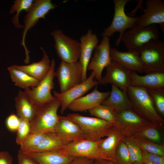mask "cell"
<instances>
[{
	"instance_id": "836d02e7",
	"label": "cell",
	"mask_w": 164,
	"mask_h": 164,
	"mask_svg": "<svg viewBox=\"0 0 164 164\" xmlns=\"http://www.w3.org/2000/svg\"><path fill=\"white\" fill-rule=\"evenodd\" d=\"M45 133L41 132H31L19 145L20 149L27 152L36 147L41 141Z\"/></svg>"
},
{
	"instance_id": "7c38bea8",
	"label": "cell",
	"mask_w": 164,
	"mask_h": 164,
	"mask_svg": "<svg viewBox=\"0 0 164 164\" xmlns=\"http://www.w3.org/2000/svg\"><path fill=\"white\" fill-rule=\"evenodd\" d=\"M95 78V74L92 72L84 81L64 92L59 93L53 91L54 96L60 102L61 114L63 113L72 102L82 96L91 89L97 85L98 82L94 80Z\"/></svg>"
},
{
	"instance_id": "8992f818",
	"label": "cell",
	"mask_w": 164,
	"mask_h": 164,
	"mask_svg": "<svg viewBox=\"0 0 164 164\" xmlns=\"http://www.w3.org/2000/svg\"><path fill=\"white\" fill-rule=\"evenodd\" d=\"M138 53L144 73L164 72V42L162 40L150 41Z\"/></svg>"
},
{
	"instance_id": "44dd1931",
	"label": "cell",
	"mask_w": 164,
	"mask_h": 164,
	"mask_svg": "<svg viewBox=\"0 0 164 164\" xmlns=\"http://www.w3.org/2000/svg\"><path fill=\"white\" fill-rule=\"evenodd\" d=\"M130 86L145 88L147 89L164 88V72H154L140 75L132 71Z\"/></svg>"
},
{
	"instance_id": "9c48e42d",
	"label": "cell",
	"mask_w": 164,
	"mask_h": 164,
	"mask_svg": "<svg viewBox=\"0 0 164 164\" xmlns=\"http://www.w3.org/2000/svg\"><path fill=\"white\" fill-rule=\"evenodd\" d=\"M55 60L53 58L48 72L39 84L36 87L25 89L24 91L37 106L50 103L56 99L51 93L55 85Z\"/></svg>"
},
{
	"instance_id": "7bdbcfd3",
	"label": "cell",
	"mask_w": 164,
	"mask_h": 164,
	"mask_svg": "<svg viewBox=\"0 0 164 164\" xmlns=\"http://www.w3.org/2000/svg\"><path fill=\"white\" fill-rule=\"evenodd\" d=\"M94 164H117L116 162L109 160L101 159L94 161Z\"/></svg>"
},
{
	"instance_id": "d6986e66",
	"label": "cell",
	"mask_w": 164,
	"mask_h": 164,
	"mask_svg": "<svg viewBox=\"0 0 164 164\" xmlns=\"http://www.w3.org/2000/svg\"><path fill=\"white\" fill-rule=\"evenodd\" d=\"M55 132L60 135L65 145L86 138L78 125L67 116L59 115Z\"/></svg>"
},
{
	"instance_id": "1f68e13d",
	"label": "cell",
	"mask_w": 164,
	"mask_h": 164,
	"mask_svg": "<svg viewBox=\"0 0 164 164\" xmlns=\"http://www.w3.org/2000/svg\"><path fill=\"white\" fill-rule=\"evenodd\" d=\"M161 126L155 123L141 130L130 133L126 136H133L142 138L154 142L161 141V137L157 129Z\"/></svg>"
},
{
	"instance_id": "f35d334b",
	"label": "cell",
	"mask_w": 164,
	"mask_h": 164,
	"mask_svg": "<svg viewBox=\"0 0 164 164\" xmlns=\"http://www.w3.org/2000/svg\"><path fill=\"white\" fill-rule=\"evenodd\" d=\"M142 154L143 162L164 164V156L143 151H142Z\"/></svg>"
},
{
	"instance_id": "b9f144b4",
	"label": "cell",
	"mask_w": 164,
	"mask_h": 164,
	"mask_svg": "<svg viewBox=\"0 0 164 164\" xmlns=\"http://www.w3.org/2000/svg\"><path fill=\"white\" fill-rule=\"evenodd\" d=\"M69 164H94V160L84 157H74Z\"/></svg>"
},
{
	"instance_id": "d4e9b609",
	"label": "cell",
	"mask_w": 164,
	"mask_h": 164,
	"mask_svg": "<svg viewBox=\"0 0 164 164\" xmlns=\"http://www.w3.org/2000/svg\"><path fill=\"white\" fill-rule=\"evenodd\" d=\"M15 106L17 115L20 118L31 121L38 106L24 91H19L15 98Z\"/></svg>"
},
{
	"instance_id": "8d00e7d4",
	"label": "cell",
	"mask_w": 164,
	"mask_h": 164,
	"mask_svg": "<svg viewBox=\"0 0 164 164\" xmlns=\"http://www.w3.org/2000/svg\"><path fill=\"white\" fill-rule=\"evenodd\" d=\"M115 159L117 164H133L127 147L124 141L120 143L117 148Z\"/></svg>"
},
{
	"instance_id": "9a60e30c",
	"label": "cell",
	"mask_w": 164,
	"mask_h": 164,
	"mask_svg": "<svg viewBox=\"0 0 164 164\" xmlns=\"http://www.w3.org/2000/svg\"><path fill=\"white\" fill-rule=\"evenodd\" d=\"M143 13L138 16L136 26L146 27L159 24L164 32V2L162 0H147Z\"/></svg>"
},
{
	"instance_id": "ab89813d",
	"label": "cell",
	"mask_w": 164,
	"mask_h": 164,
	"mask_svg": "<svg viewBox=\"0 0 164 164\" xmlns=\"http://www.w3.org/2000/svg\"><path fill=\"white\" fill-rule=\"evenodd\" d=\"M17 164H38L33 159L19 149L17 155Z\"/></svg>"
},
{
	"instance_id": "f1b7e54d",
	"label": "cell",
	"mask_w": 164,
	"mask_h": 164,
	"mask_svg": "<svg viewBox=\"0 0 164 164\" xmlns=\"http://www.w3.org/2000/svg\"><path fill=\"white\" fill-rule=\"evenodd\" d=\"M88 111L91 115L109 122L118 129L117 112L112 108L101 104Z\"/></svg>"
},
{
	"instance_id": "484cf974",
	"label": "cell",
	"mask_w": 164,
	"mask_h": 164,
	"mask_svg": "<svg viewBox=\"0 0 164 164\" xmlns=\"http://www.w3.org/2000/svg\"><path fill=\"white\" fill-rule=\"evenodd\" d=\"M23 152L38 164H69L74 158L59 150L43 152Z\"/></svg>"
},
{
	"instance_id": "74e56055",
	"label": "cell",
	"mask_w": 164,
	"mask_h": 164,
	"mask_svg": "<svg viewBox=\"0 0 164 164\" xmlns=\"http://www.w3.org/2000/svg\"><path fill=\"white\" fill-rule=\"evenodd\" d=\"M19 123L20 118L14 113L9 115L5 120V125L7 128L11 132L16 131Z\"/></svg>"
},
{
	"instance_id": "4316f807",
	"label": "cell",
	"mask_w": 164,
	"mask_h": 164,
	"mask_svg": "<svg viewBox=\"0 0 164 164\" xmlns=\"http://www.w3.org/2000/svg\"><path fill=\"white\" fill-rule=\"evenodd\" d=\"M65 145L60 135L56 132H45L39 143L26 152H43L57 151Z\"/></svg>"
},
{
	"instance_id": "30bf717a",
	"label": "cell",
	"mask_w": 164,
	"mask_h": 164,
	"mask_svg": "<svg viewBox=\"0 0 164 164\" xmlns=\"http://www.w3.org/2000/svg\"><path fill=\"white\" fill-rule=\"evenodd\" d=\"M54 42V48L61 61L69 63L78 61L80 55V43L64 34L60 29L50 32Z\"/></svg>"
},
{
	"instance_id": "d590c367",
	"label": "cell",
	"mask_w": 164,
	"mask_h": 164,
	"mask_svg": "<svg viewBox=\"0 0 164 164\" xmlns=\"http://www.w3.org/2000/svg\"><path fill=\"white\" fill-rule=\"evenodd\" d=\"M31 128L30 121L20 118V123L16 131V142L19 145L31 133Z\"/></svg>"
},
{
	"instance_id": "6da1fadb",
	"label": "cell",
	"mask_w": 164,
	"mask_h": 164,
	"mask_svg": "<svg viewBox=\"0 0 164 164\" xmlns=\"http://www.w3.org/2000/svg\"><path fill=\"white\" fill-rule=\"evenodd\" d=\"M127 92L135 111L150 122L163 125L164 119L156 110L147 89L129 86Z\"/></svg>"
},
{
	"instance_id": "277c9868",
	"label": "cell",
	"mask_w": 164,
	"mask_h": 164,
	"mask_svg": "<svg viewBox=\"0 0 164 164\" xmlns=\"http://www.w3.org/2000/svg\"><path fill=\"white\" fill-rule=\"evenodd\" d=\"M130 0H113L114 13L112 22L110 25L105 28L101 34L103 37L109 38L116 32L120 33L115 45L118 46L119 40L123 33L128 29H130L136 25L138 16L131 17L127 15L125 12V7Z\"/></svg>"
},
{
	"instance_id": "ee69618b",
	"label": "cell",
	"mask_w": 164,
	"mask_h": 164,
	"mask_svg": "<svg viewBox=\"0 0 164 164\" xmlns=\"http://www.w3.org/2000/svg\"><path fill=\"white\" fill-rule=\"evenodd\" d=\"M142 164H156L153 163L149 162H143Z\"/></svg>"
},
{
	"instance_id": "ac0fdd59",
	"label": "cell",
	"mask_w": 164,
	"mask_h": 164,
	"mask_svg": "<svg viewBox=\"0 0 164 164\" xmlns=\"http://www.w3.org/2000/svg\"><path fill=\"white\" fill-rule=\"evenodd\" d=\"M110 91L101 92L98 90L97 85L90 93L75 100L69 105L68 108L74 112L89 111L101 104L109 96Z\"/></svg>"
},
{
	"instance_id": "52a82bcc",
	"label": "cell",
	"mask_w": 164,
	"mask_h": 164,
	"mask_svg": "<svg viewBox=\"0 0 164 164\" xmlns=\"http://www.w3.org/2000/svg\"><path fill=\"white\" fill-rule=\"evenodd\" d=\"M56 6L50 0H34L33 3L27 12L24 18L23 30L21 44L24 48L26 58L25 62H29V53L26 44V38L28 31L34 26L41 19H45L46 15Z\"/></svg>"
},
{
	"instance_id": "4fadbf2b",
	"label": "cell",
	"mask_w": 164,
	"mask_h": 164,
	"mask_svg": "<svg viewBox=\"0 0 164 164\" xmlns=\"http://www.w3.org/2000/svg\"><path fill=\"white\" fill-rule=\"evenodd\" d=\"M111 48L109 38L103 37L100 44L94 49L93 56L88 64L87 70L94 73L95 78L98 82L102 77L103 70L111 61Z\"/></svg>"
},
{
	"instance_id": "3957f363",
	"label": "cell",
	"mask_w": 164,
	"mask_h": 164,
	"mask_svg": "<svg viewBox=\"0 0 164 164\" xmlns=\"http://www.w3.org/2000/svg\"><path fill=\"white\" fill-rule=\"evenodd\" d=\"M60 107V102L56 98L51 102L38 106L33 118L30 121L31 132H55L59 116L57 111Z\"/></svg>"
},
{
	"instance_id": "ba28073f",
	"label": "cell",
	"mask_w": 164,
	"mask_h": 164,
	"mask_svg": "<svg viewBox=\"0 0 164 164\" xmlns=\"http://www.w3.org/2000/svg\"><path fill=\"white\" fill-rule=\"evenodd\" d=\"M102 139L98 140L87 138L81 139L66 144L59 150L73 157H82L94 161L101 159L109 160L100 149L99 144Z\"/></svg>"
},
{
	"instance_id": "60d3db41",
	"label": "cell",
	"mask_w": 164,
	"mask_h": 164,
	"mask_svg": "<svg viewBox=\"0 0 164 164\" xmlns=\"http://www.w3.org/2000/svg\"><path fill=\"white\" fill-rule=\"evenodd\" d=\"M13 158L6 151H0V164H13Z\"/></svg>"
},
{
	"instance_id": "7402d4cb",
	"label": "cell",
	"mask_w": 164,
	"mask_h": 164,
	"mask_svg": "<svg viewBox=\"0 0 164 164\" xmlns=\"http://www.w3.org/2000/svg\"><path fill=\"white\" fill-rule=\"evenodd\" d=\"M126 136L122 132L114 127L106 138L102 139L100 143L99 147L103 154L108 159L116 162L115 153L117 148Z\"/></svg>"
},
{
	"instance_id": "f546056e",
	"label": "cell",
	"mask_w": 164,
	"mask_h": 164,
	"mask_svg": "<svg viewBox=\"0 0 164 164\" xmlns=\"http://www.w3.org/2000/svg\"><path fill=\"white\" fill-rule=\"evenodd\" d=\"M130 138L143 151L164 156L163 145L157 143L146 139L133 136H126Z\"/></svg>"
},
{
	"instance_id": "603a6c76",
	"label": "cell",
	"mask_w": 164,
	"mask_h": 164,
	"mask_svg": "<svg viewBox=\"0 0 164 164\" xmlns=\"http://www.w3.org/2000/svg\"><path fill=\"white\" fill-rule=\"evenodd\" d=\"M40 49L43 53L41 60L37 62H33L26 65H13L14 67L28 74L40 81L43 79L48 72L51 61L46 51L42 47Z\"/></svg>"
},
{
	"instance_id": "83f0119b",
	"label": "cell",
	"mask_w": 164,
	"mask_h": 164,
	"mask_svg": "<svg viewBox=\"0 0 164 164\" xmlns=\"http://www.w3.org/2000/svg\"><path fill=\"white\" fill-rule=\"evenodd\" d=\"M8 70L12 81L17 86L25 89L37 86L40 81L25 72L18 69L12 66Z\"/></svg>"
},
{
	"instance_id": "5b68a950",
	"label": "cell",
	"mask_w": 164,
	"mask_h": 164,
	"mask_svg": "<svg viewBox=\"0 0 164 164\" xmlns=\"http://www.w3.org/2000/svg\"><path fill=\"white\" fill-rule=\"evenodd\" d=\"M67 116L78 125L87 139H101L106 137L114 127L111 123L95 117L77 113L69 114Z\"/></svg>"
},
{
	"instance_id": "7a4b0ae2",
	"label": "cell",
	"mask_w": 164,
	"mask_h": 164,
	"mask_svg": "<svg viewBox=\"0 0 164 164\" xmlns=\"http://www.w3.org/2000/svg\"><path fill=\"white\" fill-rule=\"evenodd\" d=\"M160 32L156 25L146 27L135 26L126 31L119 41L128 51L138 52L146 44L159 39Z\"/></svg>"
},
{
	"instance_id": "e575fe53",
	"label": "cell",
	"mask_w": 164,
	"mask_h": 164,
	"mask_svg": "<svg viewBox=\"0 0 164 164\" xmlns=\"http://www.w3.org/2000/svg\"><path fill=\"white\" fill-rule=\"evenodd\" d=\"M147 90L157 112L164 116V88Z\"/></svg>"
},
{
	"instance_id": "cb8c5ba5",
	"label": "cell",
	"mask_w": 164,
	"mask_h": 164,
	"mask_svg": "<svg viewBox=\"0 0 164 164\" xmlns=\"http://www.w3.org/2000/svg\"><path fill=\"white\" fill-rule=\"evenodd\" d=\"M102 104L112 108L117 113L133 109L132 103L127 94L114 84H112L111 90L108 97Z\"/></svg>"
},
{
	"instance_id": "5bb4252c",
	"label": "cell",
	"mask_w": 164,
	"mask_h": 164,
	"mask_svg": "<svg viewBox=\"0 0 164 164\" xmlns=\"http://www.w3.org/2000/svg\"><path fill=\"white\" fill-rule=\"evenodd\" d=\"M106 72L98 82L101 85L114 84L121 90L127 91L130 85L132 71L119 63L111 61L105 68Z\"/></svg>"
},
{
	"instance_id": "d6a6232c",
	"label": "cell",
	"mask_w": 164,
	"mask_h": 164,
	"mask_svg": "<svg viewBox=\"0 0 164 164\" xmlns=\"http://www.w3.org/2000/svg\"><path fill=\"white\" fill-rule=\"evenodd\" d=\"M128 150L133 164H142L143 162L142 151L129 137L126 136L123 140Z\"/></svg>"
},
{
	"instance_id": "2e32d148",
	"label": "cell",
	"mask_w": 164,
	"mask_h": 164,
	"mask_svg": "<svg viewBox=\"0 0 164 164\" xmlns=\"http://www.w3.org/2000/svg\"><path fill=\"white\" fill-rule=\"evenodd\" d=\"M117 119L118 129L124 133L126 136L154 123L141 116L133 109L117 113Z\"/></svg>"
},
{
	"instance_id": "8fae6325",
	"label": "cell",
	"mask_w": 164,
	"mask_h": 164,
	"mask_svg": "<svg viewBox=\"0 0 164 164\" xmlns=\"http://www.w3.org/2000/svg\"><path fill=\"white\" fill-rule=\"evenodd\" d=\"M82 68L79 61L69 63L61 61L55 72L60 92H63L82 82Z\"/></svg>"
},
{
	"instance_id": "e0dca14e",
	"label": "cell",
	"mask_w": 164,
	"mask_h": 164,
	"mask_svg": "<svg viewBox=\"0 0 164 164\" xmlns=\"http://www.w3.org/2000/svg\"><path fill=\"white\" fill-rule=\"evenodd\" d=\"M80 41V55L78 61L82 68V81H83L87 77V67L92 53L98 44L99 39L96 34L89 29L87 33L81 36Z\"/></svg>"
},
{
	"instance_id": "ffe728a7",
	"label": "cell",
	"mask_w": 164,
	"mask_h": 164,
	"mask_svg": "<svg viewBox=\"0 0 164 164\" xmlns=\"http://www.w3.org/2000/svg\"><path fill=\"white\" fill-rule=\"evenodd\" d=\"M111 61L117 62L128 70L140 73H144L138 52H121L116 48H111Z\"/></svg>"
},
{
	"instance_id": "4dcf8cb0",
	"label": "cell",
	"mask_w": 164,
	"mask_h": 164,
	"mask_svg": "<svg viewBox=\"0 0 164 164\" xmlns=\"http://www.w3.org/2000/svg\"><path fill=\"white\" fill-rule=\"evenodd\" d=\"M34 0H16L14 1L9 11V13L12 14L16 12L13 17L12 22L14 26L17 29L23 27V25H21L19 20L20 13L23 11L27 12L32 6Z\"/></svg>"
}]
</instances>
